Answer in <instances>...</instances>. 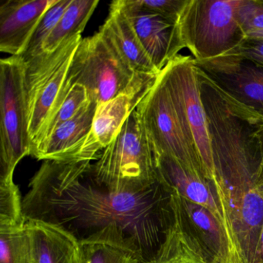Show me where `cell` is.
Instances as JSON below:
<instances>
[{
    "label": "cell",
    "instance_id": "cell-1",
    "mask_svg": "<svg viewBox=\"0 0 263 263\" xmlns=\"http://www.w3.org/2000/svg\"><path fill=\"white\" fill-rule=\"evenodd\" d=\"M23 199L26 221L54 226L78 244L105 243L160 263L180 246L173 192L159 179L142 192H116L91 161H44Z\"/></svg>",
    "mask_w": 263,
    "mask_h": 263
},
{
    "label": "cell",
    "instance_id": "cell-2",
    "mask_svg": "<svg viewBox=\"0 0 263 263\" xmlns=\"http://www.w3.org/2000/svg\"><path fill=\"white\" fill-rule=\"evenodd\" d=\"M196 70L207 118L215 186L221 180L241 175L257 176L259 180L262 156L255 132L263 117L221 91Z\"/></svg>",
    "mask_w": 263,
    "mask_h": 263
},
{
    "label": "cell",
    "instance_id": "cell-3",
    "mask_svg": "<svg viewBox=\"0 0 263 263\" xmlns=\"http://www.w3.org/2000/svg\"><path fill=\"white\" fill-rule=\"evenodd\" d=\"M95 177L116 192H142L158 181L156 158L136 110L93 164Z\"/></svg>",
    "mask_w": 263,
    "mask_h": 263
},
{
    "label": "cell",
    "instance_id": "cell-4",
    "mask_svg": "<svg viewBox=\"0 0 263 263\" xmlns=\"http://www.w3.org/2000/svg\"><path fill=\"white\" fill-rule=\"evenodd\" d=\"M239 4L240 0H189L178 24L194 60L213 59L239 47L246 37L237 20Z\"/></svg>",
    "mask_w": 263,
    "mask_h": 263
},
{
    "label": "cell",
    "instance_id": "cell-5",
    "mask_svg": "<svg viewBox=\"0 0 263 263\" xmlns=\"http://www.w3.org/2000/svg\"><path fill=\"white\" fill-rule=\"evenodd\" d=\"M24 64L20 57L0 61V180L13 178L15 168L31 155Z\"/></svg>",
    "mask_w": 263,
    "mask_h": 263
},
{
    "label": "cell",
    "instance_id": "cell-6",
    "mask_svg": "<svg viewBox=\"0 0 263 263\" xmlns=\"http://www.w3.org/2000/svg\"><path fill=\"white\" fill-rule=\"evenodd\" d=\"M136 111L155 156L172 157L194 173L208 179L196 146L186 133L160 73Z\"/></svg>",
    "mask_w": 263,
    "mask_h": 263
},
{
    "label": "cell",
    "instance_id": "cell-7",
    "mask_svg": "<svg viewBox=\"0 0 263 263\" xmlns=\"http://www.w3.org/2000/svg\"><path fill=\"white\" fill-rule=\"evenodd\" d=\"M135 75L111 43L98 31L81 40L72 58L66 83L85 87L90 101L101 104L125 90Z\"/></svg>",
    "mask_w": 263,
    "mask_h": 263
},
{
    "label": "cell",
    "instance_id": "cell-8",
    "mask_svg": "<svg viewBox=\"0 0 263 263\" xmlns=\"http://www.w3.org/2000/svg\"><path fill=\"white\" fill-rule=\"evenodd\" d=\"M82 39L81 35L73 36L53 53H44L33 61L24 63L32 152L61 96L72 58Z\"/></svg>",
    "mask_w": 263,
    "mask_h": 263
},
{
    "label": "cell",
    "instance_id": "cell-9",
    "mask_svg": "<svg viewBox=\"0 0 263 263\" xmlns=\"http://www.w3.org/2000/svg\"><path fill=\"white\" fill-rule=\"evenodd\" d=\"M160 75L168 89L186 133L196 146L208 179L215 184L207 118L195 60L179 54L167 64Z\"/></svg>",
    "mask_w": 263,
    "mask_h": 263
},
{
    "label": "cell",
    "instance_id": "cell-10",
    "mask_svg": "<svg viewBox=\"0 0 263 263\" xmlns=\"http://www.w3.org/2000/svg\"><path fill=\"white\" fill-rule=\"evenodd\" d=\"M173 204L178 237L191 253L202 263H239L226 226L213 212L174 192Z\"/></svg>",
    "mask_w": 263,
    "mask_h": 263
},
{
    "label": "cell",
    "instance_id": "cell-11",
    "mask_svg": "<svg viewBox=\"0 0 263 263\" xmlns=\"http://www.w3.org/2000/svg\"><path fill=\"white\" fill-rule=\"evenodd\" d=\"M195 65L221 91L263 117V66L232 53L195 60Z\"/></svg>",
    "mask_w": 263,
    "mask_h": 263
},
{
    "label": "cell",
    "instance_id": "cell-12",
    "mask_svg": "<svg viewBox=\"0 0 263 263\" xmlns=\"http://www.w3.org/2000/svg\"><path fill=\"white\" fill-rule=\"evenodd\" d=\"M98 106L96 101H90L44 140L32 156L44 161H97L103 151L92 134Z\"/></svg>",
    "mask_w": 263,
    "mask_h": 263
},
{
    "label": "cell",
    "instance_id": "cell-13",
    "mask_svg": "<svg viewBox=\"0 0 263 263\" xmlns=\"http://www.w3.org/2000/svg\"><path fill=\"white\" fill-rule=\"evenodd\" d=\"M155 68L161 72L185 48L178 22L145 10L137 0H118Z\"/></svg>",
    "mask_w": 263,
    "mask_h": 263
},
{
    "label": "cell",
    "instance_id": "cell-14",
    "mask_svg": "<svg viewBox=\"0 0 263 263\" xmlns=\"http://www.w3.org/2000/svg\"><path fill=\"white\" fill-rule=\"evenodd\" d=\"M158 75L135 73L125 90L113 99L98 104L92 134L103 150L116 138L124 123L152 90Z\"/></svg>",
    "mask_w": 263,
    "mask_h": 263
},
{
    "label": "cell",
    "instance_id": "cell-15",
    "mask_svg": "<svg viewBox=\"0 0 263 263\" xmlns=\"http://www.w3.org/2000/svg\"><path fill=\"white\" fill-rule=\"evenodd\" d=\"M56 0H6L0 5V50L21 56L44 13Z\"/></svg>",
    "mask_w": 263,
    "mask_h": 263
},
{
    "label": "cell",
    "instance_id": "cell-16",
    "mask_svg": "<svg viewBox=\"0 0 263 263\" xmlns=\"http://www.w3.org/2000/svg\"><path fill=\"white\" fill-rule=\"evenodd\" d=\"M155 158L157 175L161 182L182 198L207 208L227 229L222 204L216 187L212 181L194 173L168 155Z\"/></svg>",
    "mask_w": 263,
    "mask_h": 263
},
{
    "label": "cell",
    "instance_id": "cell-17",
    "mask_svg": "<svg viewBox=\"0 0 263 263\" xmlns=\"http://www.w3.org/2000/svg\"><path fill=\"white\" fill-rule=\"evenodd\" d=\"M99 31L111 43L132 71L147 74L161 73L155 68L147 56L118 0L110 4L108 16Z\"/></svg>",
    "mask_w": 263,
    "mask_h": 263
},
{
    "label": "cell",
    "instance_id": "cell-18",
    "mask_svg": "<svg viewBox=\"0 0 263 263\" xmlns=\"http://www.w3.org/2000/svg\"><path fill=\"white\" fill-rule=\"evenodd\" d=\"M36 263H80L79 244L64 231L38 221H27Z\"/></svg>",
    "mask_w": 263,
    "mask_h": 263
},
{
    "label": "cell",
    "instance_id": "cell-19",
    "mask_svg": "<svg viewBox=\"0 0 263 263\" xmlns=\"http://www.w3.org/2000/svg\"><path fill=\"white\" fill-rule=\"evenodd\" d=\"M98 4V0H71L59 22L44 43V53H53L66 41L81 35Z\"/></svg>",
    "mask_w": 263,
    "mask_h": 263
},
{
    "label": "cell",
    "instance_id": "cell-20",
    "mask_svg": "<svg viewBox=\"0 0 263 263\" xmlns=\"http://www.w3.org/2000/svg\"><path fill=\"white\" fill-rule=\"evenodd\" d=\"M90 101L88 92L85 87L80 84L68 85L65 81L61 96L57 101L54 109L46 123L32 154L59 126L62 125L64 123L78 115V112L86 107Z\"/></svg>",
    "mask_w": 263,
    "mask_h": 263
},
{
    "label": "cell",
    "instance_id": "cell-21",
    "mask_svg": "<svg viewBox=\"0 0 263 263\" xmlns=\"http://www.w3.org/2000/svg\"><path fill=\"white\" fill-rule=\"evenodd\" d=\"M0 263H36L26 223L0 224Z\"/></svg>",
    "mask_w": 263,
    "mask_h": 263
},
{
    "label": "cell",
    "instance_id": "cell-22",
    "mask_svg": "<svg viewBox=\"0 0 263 263\" xmlns=\"http://www.w3.org/2000/svg\"><path fill=\"white\" fill-rule=\"evenodd\" d=\"M71 0H56L36 26L24 53L20 58L24 64L44 54L43 46L70 5Z\"/></svg>",
    "mask_w": 263,
    "mask_h": 263
},
{
    "label": "cell",
    "instance_id": "cell-23",
    "mask_svg": "<svg viewBox=\"0 0 263 263\" xmlns=\"http://www.w3.org/2000/svg\"><path fill=\"white\" fill-rule=\"evenodd\" d=\"M138 259L132 252L105 243L79 244L80 263H133Z\"/></svg>",
    "mask_w": 263,
    "mask_h": 263
},
{
    "label": "cell",
    "instance_id": "cell-24",
    "mask_svg": "<svg viewBox=\"0 0 263 263\" xmlns=\"http://www.w3.org/2000/svg\"><path fill=\"white\" fill-rule=\"evenodd\" d=\"M19 187L12 179L0 180V224L26 223Z\"/></svg>",
    "mask_w": 263,
    "mask_h": 263
},
{
    "label": "cell",
    "instance_id": "cell-25",
    "mask_svg": "<svg viewBox=\"0 0 263 263\" xmlns=\"http://www.w3.org/2000/svg\"><path fill=\"white\" fill-rule=\"evenodd\" d=\"M237 20L246 35L263 30V0H240Z\"/></svg>",
    "mask_w": 263,
    "mask_h": 263
},
{
    "label": "cell",
    "instance_id": "cell-26",
    "mask_svg": "<svg viewBox=\"0 0 263 263\" xmlns=\"http://www.w3.org/2000/svg\"><path fill=\"white\" fill-rule=\"evenodd\" d=\"M141 7L175 22H179L189 0H137Z\"/></svg>",
    "mask_w": 263,
    "mask_h": 263
},
{
    "label": "cell",
    "instance_id": "cell-27",
    "mask_svg": "<svg viewBox=\"0 0 263 263\" xmlns=\"http://www.w3.org/2000/svg\"><path fill=\"white\" fill-rule=\"evenodd\" d=\"M229 53L238 55L263 66V38L246 36L238 48Z\"/></svg>",
    "mask_w": 263,
    "mask_h": 263
},
{
    "label": "cell",
    "instance_id": "cell-28",
    "mask_svg": "<svg viewBox=\"0 0 263 263\" xmlns=\"http://www.w3.org/2000/svg\"><path fill=\"white\" fill-rule=\"evenodd\" d=\"M160 263H202L193 254L191 253L182 244L180 243L177 252L165 261Z\"/></svg>",
    "mask_w": 263,
    "mask_h": 263
},
{
    "label": "cell",
    "instance_id": "cell-29",
    "mask_svg": "<svg viewBox=\"0 0 263 263\" xmlns=\"http://www.w3.org/2000/svg\"><path fill=\"white\" fill-rule=\"evenodd\" d=\"M252 263H263V224L258 235Z\"/></svg>",
    "mask_w": 263,
    "mask_h": 263
},
{
    "label": "cell",
    "instance_id": "cell-30",
    "mask_svg": "<svg viewBox=\"0 0 263 263\" xmlns=\"http://www.w3.org/2000/svg\"><path fill=\"white\" fill-rule=\"evenodd\" d=\"M258 142H259L260 148H261V156H262V163H261V173H260L258 184L260 187L263 189V120L258 124L255 132Z\"/></svg>",
    "mask_w": 263,
    "mask_h": 263
},
{
    "label": "cell",
    "instance_id": "cell-31",
    "mask_svg": "<svg viewBox=\"0 0 263 263\" xmlns=\"http://www.w3.org/2000/svg\"><path fill=\"white\" fill-rule=\"evenodd\" d=\"M246 36L247 37L263 38V30L251 32V33H248Z\"/></svg>",
    "mask_w": 263,
    "mask_h": 263
},
{
    "label": "cell",
    "instance_id": "cell-32",
    "mask_svg": "<svg viewBox=\"0 0 263 263\" xmlns=\"http://www.w3.org/2000/svg\"><path fill=\"white\" fill-rule=\"evenodd\" d=\"M133 263H145V262H144V261H141V260L136 259V260H135V261H134Z\"/></svg>",
    "mask_w": 263,
    "mask_h": 263
}]
</instances>
